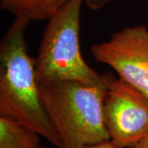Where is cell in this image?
Instances as JSON below:
<instances>
[{
	"label": "cell",
	"mask_w": 148,
	"mask_h": 148,
	"mask_svg": "<svg viewBox=\"0 0 148 148\" xmlns=\"http://www.w3.org/2000/svg\"><path fill=\"white\" fill-rule=\"evenodd\" d=\"M31 21L15 17L0 44V116L33 129L57 148L62 141L43 106L35 59L27 49L25 32Z\"/></svg>",
	"instance_id": "6da1fadb"
},
{
	"label": "cell",
	"mask_w": 148,
	"mask_h": 148,
	"mask_svg": "<svg viewBox=\"0 0 148 148\" xmlns=\"http://www.w3.org/2000/svg\"><path fill=\"white\" fill-rule=\"evenodd\" d=\"M107 77L93 86L76 81L39 83L43 106L56 127L62 148H85L110 140L104 119Z\"/></svg>",
	"instance_id": "7a4b0ae2"
},
{
	"label": "cell",
	"mask_w": 148,
	"mask_h": 148,
	"mask_svg": "<svg viewBox=\"0 0 148 148\" xmlns=\"http://www.w3.org/2000/svg\"><path fill=\"white\" fill-rule=\"evenodd\" d=\"M84 0H68L48 20L35 58L38 83L76 81L96 85L104 80L84 60L79 44L80 16Z\"/></svg>",
	"instance_id": "3957f363"
},
{
	"label": "cell",
	"mask_w": 148,
	"mask_h": 148,
	"mask_svg": "<svg viewBox=\"0 0 148 148\" xmlns=\"http://www.w3.org/2000/svg\"><path fill=\"white\" fill-rule=\"evenodd\" d=\"M104 119L110 140L129 148L148 134V97L111 73H106Z\"/></svg>",
	"instance_id": "277c9868"
},
{
	"label": "cell",
	"mask_w": 148,
	"mask_h": 148,
	"mask_svg": "<svg viewBox=\"0 0 148 148\" xmlns=\"http://www.w3.org/2000/svg\"><path fill=\"white\" fill-rule=\"evenodd\" d=\"M90 52L96 61L113 69L120 79L148 97V28L127 27L103 42L95 43Z\"/></svg>",
	"instance_id": "5b68a950"
},
{
	"label": "cell",
	"mask_w": 148,
	"mask_h": 148,
	"mask_svg": "<svg viewBox=\"0 0 148 148\" xmlns=\"http://www.w3.org/2000/svg\"><path fill=\"white\" fill-rule=\"evenodd\" d=\"M68 0H0L1 9L30 21L47 20Z\"/></svg>",
	"instance_id": "8992f818"
},
{
	"label": "cell",
	"mask_w": 148,
	"mask_h": 148,
	"mask_svg": "<svg viewBox=\"0 0 148 148\" xmlns=\"http://www.w3.org/2000/svg\"><path fill=\"white\" fill-rule=\"evenodd\" d=\"M40 135L20 122L0 116V148H40Z\"/></svg>",
	"instance_id": "52a82bcc"
},
{
	"label": "cell",
	"mask_w": 148,
	"mask_h": 148,
	"mask_svg": "<svg viewBox=\"0 0 148 148\" xmlns=\"http://www.w3.org/2000/svg\"><path fill=\"white\" fill-rule=\"evenodd\" d=\"M110 1L111 0H84V3L90 10L96 11L105 7Z\"/></svg>",
	"instance_id": "ba28073f"
},
{
	"label": "cell",
	"mask_w": 148,
	"mask_h": 148,
	"mask_svg": "<svg viewBox=\"0 0 148 148\" xmlns=\"http://www.w3.org/2000/svg\"><path fill=\"white\" fill-rule=\"evenodd\" d=\"M85 148H122L116 145L115 143H114L111 140L105 141V142H101L99 143H95L93 145H90L88 147Z\"/></svg>",
	"instance_id": "9c48e42d"
},
{
	"label": "cell",
	"mask_w": 148,
	"mask_h": 148,
	"mask_svg": "<svg viewBox=\"0 0 148 148\" xmlns=\"http://www.w3.org/2000/svg\"><path fill=\"white\" fill-rule=\"evenodd\" d=\"M129 148H148V134L145 138H143L139 143Z\"/></svg>",
	"instance_id": "30bf717a"
},
{
	"label": "cell",
	"mask_w": 148,
	"mask_h": 148,
	"mask_svg": "<svg viewBox=\"0 0 148 148\" xmlns=\"http://www.w3.org/2000/svg\"><path fill=\"white\" fill-rule=\"evenodd\" d=\"M40 148H49V147H41Z\"/></svg>",
	"instance_id": "8fae6325"
}]
</instances>
